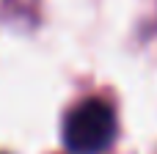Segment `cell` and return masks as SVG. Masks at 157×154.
Instances as JSON below:
<instances>
[{"instance_id": "1", "label": "cell", "mask_w": 157, "mask_h": 154, "mask_svg": "<svg viewBox=\"0 0 157 154\" xmlns=\"http://www.w3.org/2000/svg\"><path fill=\"white\" fill-rule=\"evenodd\" d=\"M116 116L102 99H86L75 105L63 121V143L72 154H99L113 143Z\"/></svg>"}]
</instances>
